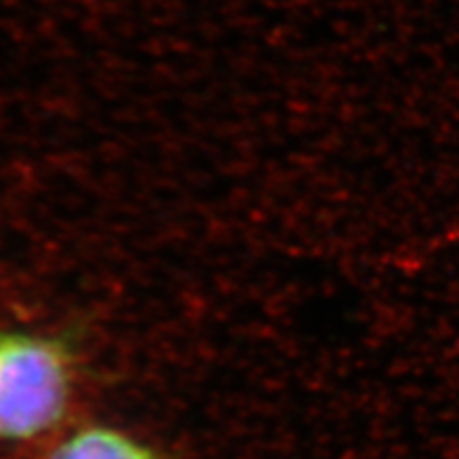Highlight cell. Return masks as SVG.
Wrapping results in <instances>:
<instances>
[{
  "mask_svg": "<svg viewBox=\"0 0 459 459\" xmlns=\"http://www.w3.org/2000/svg\"><path fill=\"white\" fill-rule=\"evenodd\" d=\"M48 459H162L160 453L126 429L91 423L68 432Z\"/></svg>",
  "mask_w": 459,
  "mask_h": 459,
  "instance_id": "obj_2",
  "label": "cell"
},
{
  "mask_svg": "<svg viewBox=\"0 0 459 459\" xmlns=\"http://www.w3.org/2000/svg\"><path fill=\"white\" fill-rule=\"evenodd\" d=\"M74 355L65 338L0 328V445L37 440L65 421Z\"/></svg>",
  "mask_w": 459,
  "mask_h": 459,
  "instance_id": "obj_1",
  "label": "cell"
}]
</instances>
